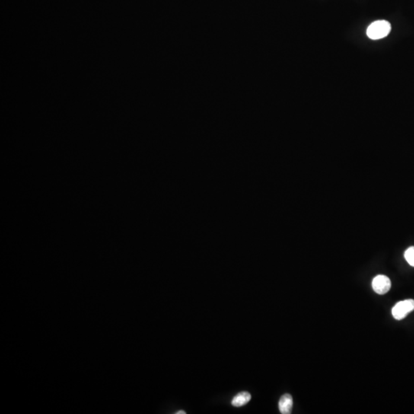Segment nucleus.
<instances>
[{"instance_id": "4", "label": "nucleus", "mask_w": 414, "mask_h": 414, "mask_svg": "<svg viewBox=\"0 0 414 414\" xmlns=\"http://www.w3.org/2000/svg\"><path fill=\"white\" fill-rule=\"evenodd\" d=\"M293 406V399L291 395L286 393L280 398L278 402V409L282 414H290Z\"/></svg>"}, {"instance_id": "2", "label": "nucleus", "mask_w": 414, "mask_h": 414, "mask_svg": "<svg viewBox=\"0 0 414 414\" xmlns=\"http://www.w3.org/2000/svg\"><path fill=\"white\" fill-rule=\"evenodd\" d=\"M414 310V300L406 299L396 303L392 308V316L396 320H402Z\"/></svg>"}, {"instance_id": "3", "label": "nucleus", "mask_w": 414, "mask_h": 414, "mask_svg": "<svg viewBox=\"0 0 414 414\" xmlns=\"http://www.w3.org/2000/svg\"><path fill=\"white\" fill-rule=\"evenodd\" d=\"M372 288L378 294H384L390 291L391 288V282L390 278L386 275H377L372 281Z\"/></svg>"}, {"instance_id": "7", "label": "nucleus", "mask_w": 414, "mask_h": 414, "mask_svg": "<svg viewBox=\"0 0 414 414\" xmlns=\"http://www.w3.org/2000/svg\"><path fill=\"white\" fill-rule=\"evenodd\" d=\"M186 412H184L183 410H180L179 412H176V414H185Z\"/></svg>"}, {"instance_id": "1", "label": "nucleus", "mask_w": 414, "mask_h": 414, "mask_svg": "<svg viewBox=\"0 0 414 414\" xmlns=\"http://www.w3.org/2000/svg\"><path fill=\"white\" fill-rule=\"evenodd\" d=\"M391 31V25L386 20H377L371 23L367 29V35L372 40L387 37Z\"/></svg>"}, {"instance_id": "5", "label": "nucleus", "mask_w": 414, "mask_h": 414, "mask_svg": "<svg viewBox=\"0 0 414 414\" xmlns=\"http://www.w3.org/2000/svg\"><path fill=\"white\" fill-rule=\"evenodd\" d=\"M251 398H252V396H251L250 393H248V392H240V393L236 395L233 397V400H232V405L233 406H236V407L244 406L250 401Z\"/></svg>"}, {"instance_id": "6", "label": "nucleus", "mask_w": 414, "mask_h": 414, "mask_svg": "<svg viewBox=\"0 0 414 414\" xmlns=\"http://www.w3.org/2000/svg\"><path fill=\"white\" fill-rule=\"evenodd\" d=\"M404 257L409 265L414 267V246H411L406 249L404 253Z\"/></svg>"}]
</instances>
